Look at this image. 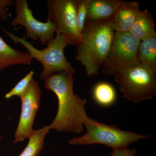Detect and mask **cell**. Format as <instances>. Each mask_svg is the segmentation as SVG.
Listing matches in <instances>:
<instances>
[{
  "label": "cell",
  "instance_id": "obj_1",
  "mask_svg": "<svg viewBox=\"0 0 156 156\" xmlns=\"http://www.w3.org/2000/svg\"><path fill=\"white\" fill-rule=\"evenodd\" d=\"M73 75L57 73L44 80L45 88L55 93L58 101L57 114L49 126L50 130L76 134L84 131V122L88 117L85 109L87 101L74 92Z\"/></svg>",
  "mask_w": 156,
  "mask_h": 156
},
{
  "label": "cell",
  "instance_id": "obj_2",
  "mask_svg": "<svg viewBox=\"0 0 156 156\" xmlns=\"http://www.w3.org/2000/svg\"><path fill=\"white\" fill-rule=\"evenodd\" d=\"M112 18L96 22H87L77 46L76 59L85 68L88 76L97 75L111 47L115 34Z\"/></svg>",
  "mask_w": 156,
  "mask_h": 156
},
{
  "label": "cell",
  "instance_id": "obj_3",
  "mask_svg": "<svg viewBox=\"0 0 156 156\" xmlns=\"http://www.w3.org/2000/svg\"><path fill=\"white\" fill-rule=\"evenodd\" d=\"M3 30L15 44H20L24 47L32 58L41 63L43 70L40 76L41 80H44L57 73H76L75 69L67 61L65 55L64 49L68 44L62 36L56 34V37L47 44L46 48L40 50L27 41L25 37H20L6 30Z\"/></svg>",
  "mask_w": 156,
  "mask_h": 156
},
{
  "label": "cell",
  "instance_id": "obj_4",
  "mask_svg": "<svg viewBox=\"0 0 156 156\" xmlns=\"http://www.w3.org/2000/svg\"><path fill=\"white\" fill-rule=\"evenodd\" d=\"M84 126L87 129L86 133L83 136L70 140L69 141L70 145L99 144L113 150H119L128 148L140 140L151 138L149 135L123 131L116 126L99 122L89 117L84 122Z\"/></svg>",
  "mask_w": 156,
  "mask_h": 156
},
{
  "label": "cell",
  "instance_id": "obj_5",
  "mask_svg": "<svg viewBox=\"0 0 156 156\" xmlns=\"http://www.w3.org/2000/svg\"><path fill=\"white\" fill-rule=\"evenodd\" d=\"M123 97L134 103L149 100L156 93V71L140 64L114 75Z\"/></svg>",
  "mask_w": 156,
  "mask_h": 156
},
{
  "label": "cell",
  "instance_id": "obj_6",
  "mask_svg": "<svg viewBox=\"0 0 156 156\" xmlns=\"http://www.w3.org/2000/svg\"><path fill=\"white\" fill-rule=\"evenodd\" d=\"M140 42L129 32H115L111 47L101 68L102 73L114 75L139 64L137 51Z\"/></svg>",
  "mask_w": 156,
  "mask_h": 156
},
{
  "label": "cell",
  "instance_id": "obj_7",
  "mask_svg": "<svg viewBox=\"0 0 156 156\" xmlns=\"http://www.w3.org/2000/svg\"><path fill=\"white\" fill-rule=\"evenodd\" d=\"M48 18L53 22L56 34L68 44L77 46L81 34L77 23V0H48Z\"/></svg>",
  "mask_w": 156,
  "mask_h": 156
},
{
  "label": "cell",
  "instance_id": "obj_8",
  "mask_svg": "<svg viewBox=\"0 0 156 156\" xmlns=\"http://www.w3.org/2000/svg\"><path fill=\"white\" fill-rule=\"evenodd\" d=\"M15 5L16 16L11 22L12 27H23L26 30L27 37L34 41H39L42 45H47L54 38L55 28L50 19L46 22L36 19L27 0H17Z\"/></svg>",
  "mask_w": 156,
  "mask_h": 156
},
{
  "label": "cell",
  "instance_id": "obj_9",
  "mask_svg": "<svg viewBox=\"0 0 156 156\" xmlns=\"http://www.w3.org/2000/svg\"><path fill=\"white\" fill-rule=\"evenodd\" d=\"M41 91L39 84L33 79L25 92L20 97L21 101L19 122L13 144L29 138L34 131L33 125L41 102Z\"/></svg>",
  "mask_w": 156,
  "mask_h": 156
},
{
  "label": "cell",
  "instance_id": "obj_10",
  "mask_svg": "<svg viewBox=\"0 0 156 156\" xmlns=\"http://www.w3.org/2000/svg\"><path fill=\"white\" fill-rule=\"evenodd\" d=\"M140 11L139 2L123 1L112 18L115 32H129Z\"/></svg>",
  "mask_w": 156,
  "mask_h": 156
},
{
  "label": "cell",
  "instance_id": "obj_11",
  "mask_svg": "<svg viewBox=\"0 0 156 156\" xmlns=\"http://www.w3.org/2000/svg\"><path fill=\"white\" fill-rule=\"evenodd\" d=\"M122 2V0H89L87 22L112 18Z\"/></svg>",
  "mask_w": 156,
  "mask_h": 156
},
{
  "label": "cell",
  "instance_id": "obj_12",
  "mask_svg": "<svg viewBox=\"0 0 156 156\" xmlns=\"http://www.w3.org/2000/svg\"><path fill=\"white\" fill-rule=\"evenodd\" d=\"M32 59L28 52L12 48L0 36V72L12 66L31 65Z\"/></svg>",
  "mask_w": 156,
  "mask_h": 156
},
{
  "label": "cell",
  "instance_id": "obj_13",
  "mask_svg": "<svg viewBox=\"0 0 156 156\" xmlns=\"http://www.w3.org/2000/svg\"><path fill=\"white\" fill-rule=\"evenodd\" d=\"M155 25L151 13L147 9L140 11L129 33L140 41L156 34Z\"/></svg>",
  "mask_w": 156,
  "mask_h": 156
},
{
  "label": "cell",
  "instance_id": "obj_14",
  "mask_svg": "<svg viewBox=\"0 0 156 156\" xmlns=\"http://www.w3.org/2000/svg\"><path fill=\"white\" fill-rule=\"evenodd\" d=\"M137 59L140 64L156 71V34L140 41Z\"/></svg>",
  "mask_w": 156,
  "mask_h": 156
},
{
  "label": "cell",
  "instance_id": "obj_15",
  "mask_svg": "<svg viewBox=\"0 0 156 156\" xmlns=\"http://www.w3.org/2000/svg\"><path fill=\"white\" fill-rule=\"evenodd\" d=\"M92 97L98 105L104 107L112 106L117 99L114 87L105 82L98 83L92 90Z\"/></svg>",
  "mask_w": 156,
  "mask_h": 156
},
{
  "label": "cell",
  "instance_id": "obj_16",
  "mask_svg": "<svg viewBox=\"0 0 156 156\" xmlns=\"http://www.w3.org/2000/svg\"><path fill=\"white\" fill-rule=\"evenodd\" d=\"M50 130L49 126L34 130L29 137L27 145L18 156H37L43 150L45 136Z\"/></svg>",
  "mask_w": 156,
  "mask_h": 156
},
{
  "label": "cell",
  "instance_id": "obj_17",
  "mask_svg": "<svg viewBox=\"0 0 156 156\" xmlns=\"http://www.w3.org/2000/svg\"><path fill=\"white\" fill-rule=\"evenodd\" d=\"M34 73L30 71L24 77L21 79L11 91L6 93L5 95L6 99H10L14 96L20 97L27 89L31 81L34 79Z\"/></svg>",
  "mask_w": 156,
  "mask_h": 156
},
{
  "label": "cell",
  "instance_id": "obj_18",
  "mask_svg": "<svg viewBox=\"0 0 156 156\" xmlns=\"http://www.w3.org/2000/svg\"><path fill=\"white\" fill-rule=\"evenodd\" d=\"M89 0H77V23L79 31L82 34L87 22Z\"/></svg>",
  "mask_w": 156,
  "mask_h": 156
},
{
  "label": "cell",
  "instance_id": "obj_19",
  "mask_svg": "<svg viewBox=\"0 0 156 156\" xmlns=\"http://www.w3.org/2000/svg\"><path fill=\"white\" fill-rule=\"evenodd\" d=\"M13 0H0V20L5 21L9 19V14L6 8L15 4Z\"/></svg>",
  "mask_w": 156,
  "mask_h": 156
},
{
  "label": "cell",
  "instance_id": "obj_20",
  "mask_svg": "<svg viewBox=\"0 0 156 156\" xmlns=\"http://www.w3.org/2000/svg\"><path fill=\"white\" fill-rule=\"evenodd\" d=\"M136 149H129L128 148L122 149L113 150L110 156H135Z\"/></svg>",
  "mask_w": 156,
  "mask_h": 156
},
{
  "label": "cell",
  "instance_id": "obj_21",
  "mask_svg": "<svg viewBox=\"0 0 156 156\" xmlns=\"http://www.w3.org/2000/svg\"><path fill=\"white\" fill-rule=\"evenodd\" d=\"M3 137H1V136H0V140H2L3 139Z\"/></svg>",
  "mask_w": 156,
  "mask_h": 156
}]
</instances>
